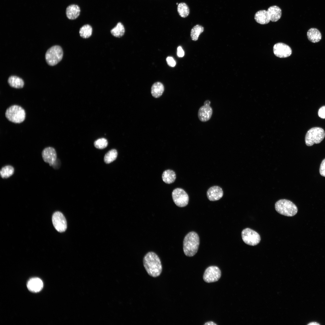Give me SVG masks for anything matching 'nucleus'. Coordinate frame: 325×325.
Masks as SVG:
<instances>
[{"instance_id": "obj_33", "label": "nucleus", "mask_w": 325, "mask_h": 325, "mask_svg": "<svg viewBox=\"0 0 325 325\" xmlns=\"http://www.w3.org/2000/svg\"><path fill=\"white\" fill-rule=\"evenodd\" d=\"M177 55L179 57H182L184 55V52L181 46H179L177 48Z\"/></svg>"}, {"instance_id": "obj_20", "label": "nucleus", "mask_w": 325, "mask_h": 325, "mask_svg": "<svg viewBox=\"0 0 325 325\" xmlns=\"http://www.w3.org/2000/svg\"><path fill=\"white\" fill-rule=\"evenodd\" d=\"M8 82L11 87L15 88H22L24 85L23 80L20 77L15 76H10L8 78Z\"/></svg>"}, {"instance_id": "obj_30", "label": "nucleus", "mask_w": 325, "mask_h": 325, "mask_svg": "<svg viewBox=\"0 0 325 325\" xmlns=\"http://www.w3.org/2000/svg\"><path fill=\"white\" fill-rule=\"evenodd\" d=\"M319 172L321 176L325 177V158L323 160L321 163Z\"/></svg>"}, {"instance_id": "obj_24", "label": "nucleus", "mask_w": 325, "mask_h": 325, "mask_svg": "<svg viewBox=\"0 0 325 325\" xmlns=\"http://www.w3.org/2000/svg\"><path fill=\"white\" fill-rule=\"evenodd\" d=\"M14 168L11 165H7L2 167L0 171L1 177L3 178H7L12 176L14 173Z\"/></svg>"}, {"instance_id": "obj_16", "label": "nucleus", "mask_w": 325, "mask_h": 325, "mask_svg": "<svg viewBox=\"0 0 325 325\" xmlns=\"http://www.w3.org/2000/svg\"><path fill=\"white\" fill-rule=\"evenodd\" d=\"M80 11V8L78 5L72 4L67 7L66 14L68 19L73 20L76 19L79 16Z\"/></svg>"}, {"instance_id": "obj_8", "label": "nucleus", "mask_w": 325, "mask_h": 325, "mask_svg": "<svg viewBox=\"0 0 325 325\" xmlns=\"http://www.w3.org/2000/svg\"><path fill=\"white\" fill-rule=\"evenodd\" d=\"M173 201L177 206L184 207L188 204L189 197L187 193L182 189L177 188L172 193Z\"/></svg>"}, {"instance_id": "obj_36", "label": "nucleus", "mask_w": 325, "mask_h": 325, "mask_svg": "<svg viewBox=\"0 0 325 325\" xmlns=\"http://www.w3.org/2000/svg\"><path fill=\"white\" fill-rule=\"evenodd\" d=\"M176 4H177V5H178V3H176Z\"/></svg>"}, {"instance_id": "obj_6", "label": "nucleus", "mask_w": 325, "mask_h": 325, "mask_svg": "<svg viewBox=\"0 0 325 325\" xmlns=\"http://www.w3.org/2000/svg\"><path fill=\"white\" fill-rule=\"evenodd\" d=\"M63 55V51L60 46H53L48 49L45 53L46 61L49 65L54 66L61 60Z\"/></svg>"}, {"instance_id": "obj_25", "label": "nucleus", "mask_w": 325, "mask_h": 325, "mask_svg": "<svg viewBox=\"0 0 325 325\" xmlns=\"http://www.w3.org/2000/svg\"><path fill=\"white\" fill-rule=\"evenodd\" d=\"M177 11L179 15L183 18L187 17L190 13V9L188 6L184 2H181L178 4Z\"/></svg>"}, {"instance_id": "obj_22", "label": "nucleus", "mask_w": 325, "mask_h": 325, "mask_svg": "<svg viewBox=\"0 0 325 325\" xmlns=\"http://www.w3.org/2000/svg\"><path fill=\"white\" fill-rule=\"evenodd\" d=\"M176 178L175 172L172 170L168 169L164 171L162 175V179L165 183L168 184L174 182Z\"/></svg>"}, {"instance_id": "obj_7", "label": "nucleus", "mask_w": 325, "mask_h": 325, "mask_svg": "<svg viewBox=\"0 0 325 325\" xmlns=\"http://www.w3.org/2000/svg\"><path fill=\"white\" fill-rule=\"evenodd\" d=\"M241 236L243 242L250 246H254L257 245L261 240L260 236L258 233L248 228L242 231Z\"/></svg>"}, {"instance_id": "obj_35", "label": "nucleus", "mask_w": 325, "mask_h": 325, "mask_svg": "<svg viewBox=\"0 0 325 325\" xmlns=\"http://www.w3.org/2000/svg\"><path fill=\"white\" fill-rule=\"evenodd\" d=\"M308 325H319L320 324L317 322H311L308 323Z\"/></svg>"}, {"instance_id": "obj_21", "label": "nucleus", "mask_w": 325, "mask_h": 325, "mask_svg": "<svg viewBox=\"0 0 325 325\" xmlns=\"http://www.w3.org/2000/svg\"><path fill=\"white\" fill-rule=\"evenodd\" d=\"M164 91V87L161 82H157L152 85L151 88V93L155 98H158L161 96Z\"/></svg>"}, {"instance_id": "obj_29", "label": "nucleus", "mask_w": 325, "mask_h": 325, "mask_svg": "<svg viewBox=\"0 0 325 325\" xmlns=\"http://www.w3.org/2000/svg\"><path fill=\"white\" fill-rule=\"evenodd\" d=\"M108 144L107 140L104 138H99L95 141L94 145L97 148L101 149L106 148Z\"/></svg>"}, {"instance_id": "obj_9", "label": "nucleus", "mask_w": 325, "mask_h": 325, "mask_svg": "<svg viewBox=\"0 0 325 325\" xmlns=\"http://www.w3.org/2000/svg\"><path fill=\"white\" fill-rule=\"evenodd\" d=\"M221 276V272L217 266H211L207 268L205 271L203 279L207 283H211L218 281Z\"/></svg>"}, {"instance_id": "obj_19", "label": "nucleus", "mask_w": 325, "mask_h": 325, "mask_svg": "<svg viewBox=\"0 0 325 325\" xmlns=\"http://www.w3.org/2000/svg\"><path fill=\"white\" fill-rule=\"evenodd\" d=\"M307 36L308 39L313 43L319 42L322 38L320 31L315 28H311L309 29L307 32Z\"/></svg>"}, {"instance_id": "obj_12", "label": "nucleus", "mask_w": 325, "mask_h": 325, "mask_svg": "<svg viewBox=\"0 0 325 325\" xmlns=\"http://www.w3.org/2000/svg\"><path fill=\"white\" fill-rule=\"evenodd\" d=\"M42 155L44 161L50 166H53L57 159V153L55 149L52 147H48L42 151Z\"/></svg>"}, {"instance_id": "obj_31", "label": "nucleus", "mask_w": 325, "mask_h": 325, "mask_svg": "<svg viewBox=\"0 0 325 325\" xmlns=\"http://www.w3.org/2000/svg\"><path fill=\"white\" fill-rule=\"evenodd\" d=\"M168 64L171 67H174L176 65V62L173 58L171 57H168L166 59Z\"/></svg>"}, {"instance_id": "obj_5", "label": "nucleus", "mask_w": 325, "mask_h": 325, "mask_svg": "<svg viewBox=\"0 0 325 325\" xmlns=\"http://www.w3.org/2000/svg\"><path fill=\"white\" fill-rule=\"evenodd\" d=\"M325 137V132L322 128L319 127L312 128L309 130L306 134L305 141L308 146L314 144H319L322 141Z\"/></svg>"}, {"instance_id": "obj_18", "label": "nucleus", "mask_w": 325, "mask_h": 325, "mask_svg": "<svg viewBox=\"0 0 325 325\" xmlns=\"http://www.w3.org/2000/svg\"><path fill=\"white\" fill-rule=\"evenodd\" d=\"M254 19L257 23L261 24H267L270 21L267 11L265 10L256 12L254 16Z\"/></svg>"}, {"instance_id": "obj_10", "label": "nucleus", "mask_w": 325, "mask_h": 325, "mask_svg": "<svg viewBox=\"0 0 325 325\" xmlns=\"http://www.w3.org/2000/svg\"><path fill=\"white\" fill-rule=\"evenodd\" d=\"M52 222L55 229L58 232L65 231L67 227V221L63 214L60 212H56L53 214Z\"/></svg>"}, {"instance_id": "obj_1", "label": "nucleus", "mask_w": 325, "mask_h": 325, "mask_svg": "<svg viewBox=\"0 0 325 325\" xmlns=\"http://www.w3.org/2000/svg\"><path fill=\"white\" fill-rule=\"evenodd\" d=\"M144 266L148 274L156 277L162 273V267L160 260L155 252H150L144 256L143 259Z\"/></svg>"}, {"instance_id": "obj_17", "label": "nucleus", "mask_w": 325, "mask_h": 325, "mask_svg": "<svg viewBox=\"0 0 325 325\" xmlns=\"http://www.w3.org/2000/svg\"><path fill=\"white\" fill-rule=\"evenodd\" d=\"M267 11L270 20L272 22H275L277 21L280 19L281 16V10L277 6H271L268 8Z\"/></svg>"}, {"instance_id": "obj_34", "label": "nucleus", "mask_w": 325, "mask_h": 325, "mask_svg": "<svg viewBox=\"0 0 325 325\" xmlns=\"http://www.w3.org/2000/svg\"><path fill=\"white\" fill-rule=\"evenodd\" d=\"M204 325H216V323H215L212 321H209L206 323L204 324Z\"/></svg>"}, {"instance_id": "obj_26", "label": "nucleus", "mask_w": 325, "mask_h": 325, "mask_svg": "<svg viewBox=\"0 0 325 325\" xmlns=\"http://www.w3.org/2000/svg\"><path fill=\"white\" fill-rule=\"evenodd\" d=\"M92 28L89 24H85L82 26L80 29L79 33L80 36L84 39L90 37L92 35Z\"/></svg>"}, {"instance_id": "obj_27", "label": "nucleus", "mask_w": 325, "mask_h": 325, "mask_svg": "<svg viewBox=\"0 0 325 325\" xmlns=\"http://www.w3.org/2000/svg\"><path fill=\"white\" fill-rule=\"evenodd\" d=\"M203 27L200 25L197 24L194 26L191 29L190 36L192 39L193 41L197 40L200 35L204 31Z\"/></svg>"}, {"instance_id": "obj_15", "label": "nucleus", "mask_w": 325, "mask_h": 325, "mask_svg": "<svg viewBox=\"0 0 325 325\" xmlns=\"http://www.w3.org/2000/svg\"><path fill=\"white\" fill-rule=\"evenodd\" d=\"M43 283L39 278H33L30 279L27 284V287L30 291L37 292H39L42 289Z\"/></svg>"}, {"instance_id": "obj_32", "label": "nucleus", "mask_w": 325, "mask_h": 325, "mask_svg": "<svg viewBox=\"0 0 325 325\" xmlns=\"http://www.w3.org/2000/svg\"><path fill=\"white\" fill-rule=\"evenodd\" d=\"M318 115L322 119H325V106L321 107L318 111Z\"/></svg>"}, {"instance_id": "obj_11", "label": "nucleus", "mask_w": 325, "mask_h": 325, "mask_svg": "<svg viewBox=\"0 0 325 325\" xmlns=\"http://www.w3.org/2000/svg\"><path fill=\"white\" fill-rule=\"evenodd\" d=\"M274 54L280 58H285L289 56L292 54V51L288 45L282 43H276L273 47Z\"/></svg>"}, {"instance_id": "obj_3", "label": "nucleus", "mask_w": 325, "mask_h": 325, "mask_svg": "<svg viewBox=\"0 0 325 325\" xmlns=\"http://www.w3.org/2000/svg\"><path fill=\"white\" fill-rule=\"evenodd\" d=\"M276 211L284 216L291 217L296 215L298 212L296 206L291 201L286 199H281L275 205Z\"/></svg>"}, {"instance_id": "obj_28", "label": "nucleus", "mask_w": 325, "mask_h": 325, "mask_svg": "<svg viewBox=\"0 0 325 325\" xmlns=\"http://www.w3.org/2000/svg\"><path fill=\"white\" fill-rule=\"evenodd\" d=\"M118 155L117 150L113 149L108 151L105 155L104 158V162L109 164L116 159Z\"/></svg>"}, {"instance_id": "obj_4", "label": "nucleus", "mask_w": 325, "mask_h": 325, "mask_svg": "<svg viewBox=\"0 0 325 325\" xmlns=\"http://www.w3.org/2000/svg\"><path fill=\"white\" fill-rule=\"evenodd\" d=\"M5 116L9 121L16 123H19L24 120L26 113L24 110L21 106L14 105L8 107L5 112Z\"/></svg>"}, {"instance_id": "obj_14", "label": "nucleus", "mask_w": 325, "mask_h": 325, "mask_svg": "<svg viewBox=\"0 0 325 325\" xmlns=\"http://www.w3.org/2000/svg\"><path fill=\"white\" fill-rule=\"evenodd\" d=\"M223 192L222 188L219 186H215L209 188L207 192L208 199L211 201L219 200L223 196Z\"/></svg>"}, {"instance_id": "obj_2", "label": "nucleus", "mask_w": 325, "mask_h": 325, "mask_svg": "<svg viewBox=\"0 0 325 325\" xmlns=\"http://www.w3.org/2000/svg\"><path fill=\"white\" fill-rule=\"evenodd\" d=\"M200 244L199 237L195 232L191 231L185 237L183 242V249L187 256H194L197 252Z\"/></svg>"}, {"instance_id": "obj_23", "label": "nucleus", "mask_w": 325, "mask_h": 325, "mask_svg": "<svg viewBox=\"0 0 325 325\" xmlns=\"http://www.w3.org/2000/svg\"><path fill=\"white\" fill-rule=\"evenodd\" d=\"M111 34L116 37H122L125 32V29L123 24L120 22L117 24L116 26L110 30Z\"/></svg>"}, {"instance_id": "obj_13", "label": "nucleus", "mask_w": 325, "mask_h": 325, "mask_svg": "<svg viewBox=\"0 0 325 325\" xmlns=\"http://www.w3.org/2000/svg\"><path fill=\"white\" fill-rule=\"evenodd\" d=\"M212 114V109L210 105H204L199 108L198 116L201 121L206 122L210 119Z\"/></svg>"}]
</instances>
